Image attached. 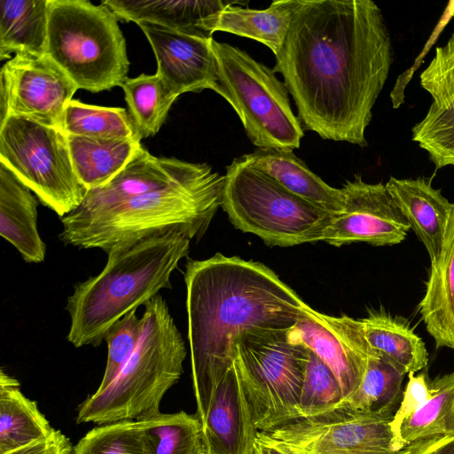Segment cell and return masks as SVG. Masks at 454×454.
<instances>
[{
	"mask_svg": "<svg viewBox=\"0 0 454 454\" xmlns=\"http://www.w3.org/2000/svg\"><path fill=\"white\" fill-rule=\"evenodd\" d=\"M37 206L33 192L0 163V235L28 263L42 262L46 254L37 227Z\"/></svg>",
	"mask_w": 454,
	"mask_h": 454,
	"instance_id": "cell-21",
	"label": "cell"
},
{
	"mask_svg": "<svg viewBox=\"0 0 454 454\" xmlns=\"http://www.w3.org/2000/svg\"><path fill=\"white\" fill-rule=\"evenodd\" d=\"M77 90L47 54L14 55L1 69L0 122L21 116L63 130L65 110Z\"/></svg>",
	"mask_w": 454,
	"mask_h": 454,
	"instance_id": "cell-12",
	"label": "cell"
},
{
	"mask_svg": "<svg viewBox=\"0 0 454 454\" xmlns=\"http://www.w3.org/2000/svg\"><path fill=\"white\" fill-rule=\"evenodd\" d=\"M233 2L222 0H104L118 20L148 22L184 35L212 37L207 20Z\"/></svg>",
	"mask_w": 454,
	"mask_h": 454,
	"instance_id": "cell-20",
	"label": "cell"
},
{
	"mask_svg": "<svg viewBox=\"0 0 454 454\" xmlns=\"http://www.w3.org/2000/svg\"><path fill=\"white\" fill-rule=\"evenodd\" d=\"M404 376L380 356H374L370 358L357 388L335 408L394 415L402 400Z\"/></svg>",
	"mask_w": 454,
	"mask_h": 454,
	"instance_id": "cell-29",
	"label": "cell"
},
{
	"mask_svg": "<svg viewBox=\"0 0 454 454\" xmlns=\"http://www.w3.org/2000/svg\"><path fill=\"white\" fill-rule=\"evenodd\" d=\"M155 439L143 420L99 425L74 446L72 454H154Z\"/></svg>",
	"mask_w": 454,
	"mask_h": 454,
	"instance_id": "cell-32",
	"label": "cell"
},
{
	"mask_svg": "<svg viewBox=\"0 0 454 454\" xmlns=\"http://www.w3.org/2000/svg\"><path fill=\"white\" fill-rule=\"evenodd\" d=\"M74 170L81 184L92 190L117 176L142 146L141 140H105L67 135Z\"/></svg>",
	"mask_w": 454,
	"mask_h": 454,
	"instance_id": "cell-28",
	"label": "cell"
},
{
	"mask_svg": "<svg viewBox=\"0 0 454 454\" xmlns=\"http://www.w3.org/2000/svg\"><path fill=\"white\" fill-rule=\"evenodd\" d=\"M0 163L60 218L88 192L74 170L67 134L26 117L0 122Z\"/></svg>",
	"mask_w": 454,
	"mask_h": 454,
	"instance_id": "cell-10",
	"label": "cell"
},
{
	"mask_svg": "<svg viewBox=\"0 0 454 454\" xmlns=\"http://www.w3.org/2000/svg\"><path fill=\"white\" fill-rule=\"evenodd\" d=\"M208 164L156 157L143 145L110 182L89 190L82 204L68 215L85 216L122 204L201 172Z\"/></svg>",
	"mask_w": 454,
	"mask_h": 454,
	"instance_id": "cell-17",
	"label": "cell"
},
{
	"mask_svg": "<svg viewBox=\"0 0 454 454\" xmlns=\"http://www.w3.org/2000/svg\"><path fill=\"white\" fill-rule=\"evenodd\" d=\"M150 43L157 60V72L176 96L217 89L213 37L175 32L160 26L137 24Z\"/></svg>",
	"mask_w": 454,
	"mask_h": 454,
	"instance_id": "cell-16",
	"label": "cell"
},
{
	"mask_svg": "<svg viewBox=\"0 0 454 454\" xmlns=\"http://www.w3.org/2000/svg\"><path fill=\"white\" fill-rule=\"evenodd\" d=\"M222 207L243 232L272 247L322 241L332 213L286 189L242 157L227 166Z\"/></svg>",
	"mask_w": 454,
	"mask_h": 454,
	"instance_id": "cell-7",
	"label": "cell"
},
{
	"mask_svg": "<svg viewBox=\"0 0 454 454\" xmlns=\"http://www.w3.org/2000/svg\"><path fill=\"white\" fill-rule=\"evenodd\" d=\"M143 422L155 439L154 454H207L202 425L196 414L160 412Z\"/></svg>",
	"mask_w": 454,
	"mask_h": 454,
	"instance_id": "cell-33",
	"label": "cell"
},
{
	"mask_svg": "<svg viewBox=\"0 0 454 454\" xmlns=\"http://www.w3.org/2000/svg\"><path fill=\"white\" fill-rule=\"evenodd\" d=\"M118 19L88 0H49L46 54L78 89L109 90L128 79L129 60Z\"/></svg>",
	"mask_w": 454,
	"mask_h": 454,
	"instance_id": "cell-6",
	"label": "cell"
},
{
	"mask_svg": "<svg viewBox=\"0 0 454 454\" xmlns=\"http://www.w3.org/2000/svg\"><path fill=\"white\" fill-rule=\"evenodd\" d=\"M54 428L35 401L20 389L19 381L0 372V454L48 437Z\"/></svg>",
	"mask_w": 454,
	"mask_h": 454,
	"instance_id": "cell-26",
	"label": "cell"
},
{
	"mask_svg": "<svg viewBox=\"0 0 454 454\" xmlns=\"http://www.w3.org/2000/svg\"><path fill=\"white\" fill-rule=\"evenodd\" d=\"M225 176L207 165L201 172L122 204L85 215L61 218L65 245L106 254L156 234L182 232L200 239L222 206Z\"/></svg>",
	"mask_w": 454,
	"mask_h": 454,
	"instance_id": "cell-4",
	"label": "cell"
},
{
	"mask_svg": "<svg viewBox=\"0 0 454 454\" xmlns=\"http://www.w3.org/2000/svg\"><path fill=\"white\" fill-rule=\"evenodd\" d=\"M251 454H294L288 449L274 442L258 431Z\"/></svg>",
	"mask_w": 454,
	"mask_h": 454,
	"instance_id": "cell-39",
	"label": "cell"
},
{
	"mask_svg": "<svg viewBox=\"0 0 454 454\" xmlns=\"http://www.w3.org/2000/svg\"><path fill=\"white\" fill-rule=\"evenodd\" d=\"M49 0H0V59L46 54Z\"/></svg>",
	"mask_w": 454,
	"mask_h": 454,
	"instance_id": "cell-27",
	"label": "cell"
},
{
	"mask_svg": "<svg viewBox=\"0 0 454 454\" xmlns=\"http://www.w3.org/2000/svg\"><path fill=\"white\" fill-rule=\"evenodd\" d=\"M360 320L370 348L399 372L417 373L427 367L426 345L404 320L384 311H372Z\"/></svg>",
	"mask_w": 454,
	"mask_h": 454,
	"instance_id": "cell-25",
	"label": "cell"
},
{
	"mask_svg": "<svg viewBox=\"0 0 454 454\" xmlns=\"http://www.w3.org/2000/svg\"><path fill=\"white\" fill-rule=\"evenodd\" d=\"M129 114L141 138L158 133L168 111L178 98L157 74H142L121 85Z\"/></svg>",
	"mask_w": 454,
	"mask_h": 454,
	"instance_id": "cell-30",
	"label": "cell"
},
{
	"mask_svg": "<svg viewBox=\"0 0 454 454\" xmlns=\"http://www.w3.org/2000/svg\"><path fill=\"white\" fill-rule=\"evenodd\" d=\"M393 417L335 408L262 433L294 454H431L454 440L431 436L394 451Z\"/></svg>",
	"mask_w": 454,
	"mask_h": 454,
	"instance_id": "cell-11",
	"label": "cell"
},
{
	"mask_svg": "<svg viewBox=\"0 0 454 454\" xmlns=\"http://www.w3.org/2000/svg\"><path fill=\"white\" fill-rule=\"evenodd\" d=\"M431 454H454V440Z\"/></svg>",
	"mask_w": 454,
	"mask_h": 454,
	"instance_id": "cell-40",
	"label": "cell"
},
{
	"mask_svg": "<svg viewBox=\"0 0 454 454\" xmlns=\"http://www.w3.org/2000/svg\"><path fill=\"white\" fill-rule=\"evenodd\" d=\"M73 445L60 430L54 431L46 438L4 454H72Z\"/></svg>",
	"mask_w": 454,
	"mask_h": 454,
	"instance_id": "cell-38",
	"label": "cell"
},
{
	"mask_svg": "<svg viewBox=\"0 0 454 454\" xmlns=\"http://www.w3.org/2000/svg\"><path fill=\"white\" fill-rule=\"evenodd\" d=\"M341 190L342 207L332 215L322 241L334 247L353 242L392 246L405 239L410 225L386 184H369L356 175Z\"/></svg>",
	"mask_w": 454,
	"mask_h": 454,
	"instance_id": "cell-13",
	"label": "cell"
},
{
	"mask_svg": "<svg viewBox=\"0 0 454 454\" xmlns=\"http://www.w3.org/2000/svg\"><path fill=\"white\" fill-rule=\"evenodd\" d=\"M259 169L302 199L334 214L343 204V192L333 188L314 174L293 150L256 148L241 156Z\"/></svg>",
	"mask_w": 454,
	"mask_h": 454,
	"instance_id": "cell-23",
	"label": "cell"
},
{
	"mask_svg": "<svg viewBox=\"0 0 454 454\" xmlns=\"http://www.w3.org/2000/svg\"><path fill=\"white\" fill-rule=\"evenodd\" d=\"M145 320L137 309L116 321L106 332L107 359L104 375L97 391L104 390L116 378L137 348L144 332Z\"/></svg>",
	"mask_w": 454,
	"mask_h": 454,
	"instance_id": "cell-36",
	"label": "cell"
},
{
	"mask_svg": "<svg viewBox=\"0 0 454 454\" xmlns=\"http://www.w3.org/2000/svg\"><path fill=\"white\" fill-rule=\"evenodd\" d=\"M288 331H248L237 344L235 363L260 432L299 419V400L310 351L291 340Z\"/></svg>",
	"mask_w": 454,
	"mask_h": 454,
	"instance_id": "cell-9",
	"label": "cell"
},
{
	"mask_svg": "<svg viewBox=\"0 0 454 454\" xmlns=\"http://www.w3.org/2000/svg\"><path fill=\"white\" fill-rule=\"evenodd\" d=\"M273 70L304 129L367 146L365 130L392 64V42L371 0H298Z\"/></svg>",
	"mask_w": 454,
	"mask_h": 454,
	"instance_id": "cell-1",
	"label": "cell"
},
{
	"mask_svg": "<svg viewBox=\"0 0 454 454\" xmlns=\"http://www.w3.org/2000/svg\"><path fill=\"white\" fill-rule=\"evenodd\" d=\"M142 316L144 332L134 353L107 387L80 404L77 423L143 420L160 413L163 396L183 374L187 351L160 294L145 305Z\"/></svg>",
	"mask_w": 454,
	"mask_h": 454,
	"instance_id": "cell-5",
	"label": "cell"
},
{
	"mask_svg": "<svg viewBox=\"0 0 454 454\" xmlns=\"http://www.w3.org/2000/svg\"><path fill=\"white\" fill-rule=\"evenodd\" d=\"M288 334L332 370L340 384L342 400L357 388L370 358L377 356L366 340L361 320L348 316H328L309 307Z\"/></svg>",
	"mask_w": 454,
	"mask_h": 454,
	"instance_id": "cell-14",
	"label": "cell"
},
{
	"mask_svg": "<svg viewBox=\"0 0 454 454\" xmlns=\"http://www.w3.org/2000/svg\"><path fill=\"white\" fill-rule=\"evenodd\" d=\"M454 17V7L452 11ZM421 86L440 109L454 110V34L435 54L420 75Z\"/></svg>",
	"mask_w": 454,
	"mask_h": 454,
	"instance_id": "cell-37",
	"label": "cell"
},
{
	"mask_svg": "<svg viewBox=\"0 0 454 454\" xmlns=\"http://www.w3.org/2000/svg\"><path fill=\"white\" fill-rule=\"evenodd\" d=\"M201 425L207 454H251L258 430L235 362L216 387Z\"/></svg>",
	"mask_w": 454,
	"mask_h": 454,
	"instance_id": "cell-18",
	"label": "cell"
},
{
	"mask_svg": "<svg viewBox=\"0 0 454 454\" xmlns=\"http://www.w3.org/2000/svg\"><path fill=\"white\" fill-rule=\"evenodd\" d=\"M342 399L343 393L338 379L332 370L310 351L299 400V419L332 411Z\"/></svg>",
	"mask_w": 454,
	"mask_h": 454,
	"instance_id": "cell-34",
	"label": "cell"
},
{
	"mask_svg": "<svg viewBox=\"0 0 454 454\" xmlns=\"http://www.w3.org/2000/svg\"><path fill=\"white\" fill-rule=\"evenodd\" d=\"M191 240L168 232L109 251L101 272L77 283L67 298V341L75 348L99 346L116 321L171 288V274L188 254Z\"/></svg>",
	"mask_w": 454,
	"mask_h": 454,
	"instance_id": "cell-3",
	"label": "cell"
},
{
	"mask_svg": "<svg viewBox=\"0 0 454 454\" xmlns=\"http://www.w3.org/2000/svg\"><path fill=\"white\" fill-rule=\"evenodd\" d=\"M412 139L427 152L435 169L454 166V110L440 109L432 103L412 128Z\"/></svg>",
	"mask_w": 454,
	"mask_h": 454,
	"instance_id": "cell-35",
	"label": "cell"
},
{
	"mask_svg": "<svg viewBox=\"0 0 454 454\" xmlns=\"http://www.w3.org/2000/svg\"><path fill=\"white\" fill-rule=\"evenodd\" d=\"M184 282L196 415L202 423L236 360L240 335L291 329L309 306L270 268L238 256L189 260Z\"/></svg>",
	"mask_w": 454,
	"mask_h": 454,
	"instance_id": "cell-2",
	"label": "cell"
},
{
	"mask_svg": "<svg viewBox=\"0 0 454 454\" xmlns=\"http://www.w3.org/2000/svg\"><path fill=\"white\" fill-rule=\"evenodd\" d=\"M233 2L206 22L211 35L228 32L254 39L266 45L276 56L281 50L289 30L298 0H278L264 10L234 5Z\"/></svg>",
	"mask_w": 454,
	"mask_h": 454,
	"instance_id": "cell-24",
	"label": "cell"
},
{
	"mask_svg": "<svg viewBox=\"0 0 454 454\" xmlns=\"http://www.w3.org/2000/svg\"><path fill=\"white\" fill-rule=\"evenodd\" d=\"M386 186L410 228L425 246L431 262L439 256L453 207L426 178L390 177Z\"/></svg>",
	"mask_w": 454,
	"mask_h": 454,
	"instance_id": "cell-19",
	"label": "cell"
},
{
	"mask_svg": "<svg viewBox=\"0 0 454 454\" xmlns=\"http://www.w3.org/2000/svg\"><path fill=\"white\" fill-rule=\"evenodd\" d=\"M212 47L217 70L215 92L233 107L251 143L257 148H299L303 129L275 71L227 43L213 39Z\"/></svg>",
	"mask_w": 454,
	"mask_h": 454,
	"instance_id": "cell-8",
	"label": "cell"
},
{
	"mask_svg": "<svg viewBox=\"0 0 454 454\" xmlns=\"http://www.w3.org/2000/svg\"><path fill=\"white\" fill-rule=\"evenodd\" d=\"M67 135L105 140H141L129 112L121 107H106L72 99L64 115Z\"/></svg>",
	"mask_w": 454,
	"mask_h": 454,
	"instance_id": "cell-31",
	"label": "cell"
},
{
	"mask_svg": "<svg viewBox=\"0 0 454 454\" xmlns=\"http://www.w3.org/2000/svg\"><path fill=\"white\" fill-rule=\"evenodd\" d=\"M419 313L436 348L454 350V205L441 253L431 262Z\"/></svg>",
	"mask_w": 454,
	"mask_h": 454,
	"instance_id": "cell-22",
	"label": "cell"
},
{
	"mask_svg": "<svg viewBox=\"0 0 454 454\" xmlns=\"http://www.w3.org/2000/svg\"><path fill=\"white\" fill-rule=\"evenodd\" d=\"M408 377L390 422L393 450L427 437H454V372L434 380L426 372Z\"/></svg>",
	"mask_w": 454,
	"mask_h": 454,
	"instance_id": "cell-15",
	"label": "cell"
}]
</instances>
